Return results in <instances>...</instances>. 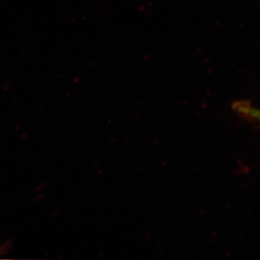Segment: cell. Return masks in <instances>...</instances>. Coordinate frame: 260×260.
Wrapping results in <instances>:
<instances>
[{
	"instance_id": "cell-1",
	"label": "cell",
	"mask_w": 260,
	"mask_h": 260,
	"mask_svg": "<svg viewBox=\"0 0 260 260\" xmlns=\"http://www.w3.org/2000/svg\"><path fill=\"white\" fill-rule=\"evenodd\" d=\"M235 110L244 117L260 123V109L251 106L250 103L239 102L234 105Z\"/></svg>"
}]
</instances>
